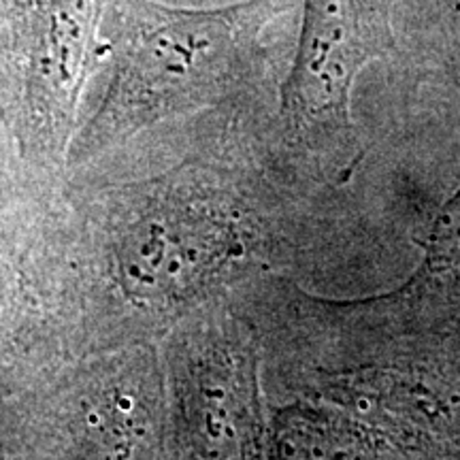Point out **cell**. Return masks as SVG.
Masks as SVG:
<instances>
[{
	"label": "cell",
	"instance_id": "obj_1",
	"mask_svg": "<svg viewBox=\"0 0 460 460\" xmlns=\"http://www.w3.org/2000/svg\"><path fill=\"white\" fill-rule=\"evenodd\" d=\"M261 295L256 329L278 345L295 396L332 402L402 444L460 450V324L396 329L281 281Z\"/></svg>",
	"mask_w": 460,
	"mask_h": 460
},
{
	"label": "cell",
	"instance_id": "obj_5",
	"mask_svg": "<svg viewBox=\"0 0 460 460\" xmlns=\"http://www.w3.org/2000/svg\"><path fill=\"white\" fill-rule=\"evenodd\" d=\"M354 303L369 318L396 329L460 324V186L430 224L422 262L411 278L393 292Z\"/></svg>",
	"mask_w": 460,
	"mask_h": 460
},
{
	"label": "cell",
	"instance_id": "obj_2",
	"mask_svg": "<svg viewBox=\"0 0 460 460\" xmlns=\"http://www.w3.org/2000/svg\"><path fill=\"white\" fill-rule=\"evenodd\" d=\"M279 11L278 0L200 9L109 0L101 31L109 82L68 156L85 163L141 130L250 101L267 56L264 31Z\"/></svg>",
	"mask_w": 460,
	"mask_h": 460
},
{
	"label": "cell",
	"instance_id": "obj_3",
	"mask_svg": "<svg viewBox=\"0 0 460 460\" xmlns=\"http://www.w3.org/2000/svg\"><path fill=\"white\" fill-rule=\"evenodd\" d=\"M396 0H303L290 68L279 85L271 143L288 171H352L360 141L352 118L358 75L394 51Z\"/></svg>",
	"mask_w": 460,
	"mask_h": 460
},
{
	"label": "cell",
	"instance_id": "obj_4",
	"mask_svg": "<svg viewBox=\"0 0 460 460\" xmlns=\"http://www.w3.org/2000/svg\"><path fill=\"white\" fill-rule=\"evenodd\" d=\"M109 0H0V119L28 163L62 164L85 82L105 60Z\"/></svg>",
	"mask_w": 460,
	"mask_h": 460
}]
</instances>
